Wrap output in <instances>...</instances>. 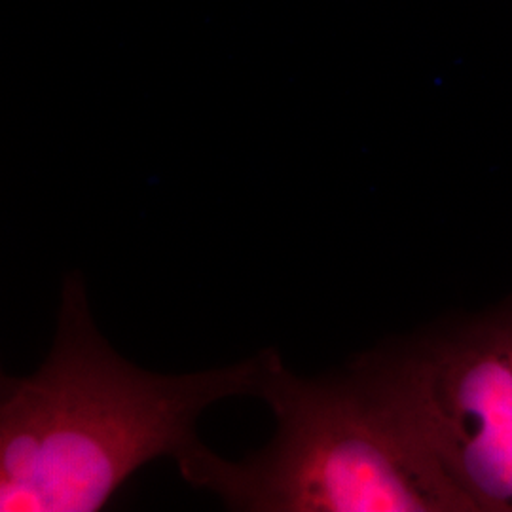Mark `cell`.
<instances>
[{
    "mask_svg": "<svg viewBox=\"0 0 512 512\" xmlns=\"http://www.w3.org/2000/svg\"><path fill=\"white\" fill-rule=\"evenodd\" d=\"M268 351L192 374L148 372L110 348L82 277H67L48 359L0 380V512L103 511L141 467L196 448L209 406L258 399Z\"/></svg>",
    "mask_w": 512,
    "mask_h": 512,
    "instance_id": "obj_1",
    "label": "cell"
},
{
    "mask_svg": "<svg viewBox=\"0 0 512 512\" xmlns=\"http://www.w3.org/2000/svg\"><path fill=\"white\" fill-rule=\"evenodd\" d=\"M258 399L277 421L262 450L230 461L200 442L177 459L230 511L476 512L363 357L302 378L270 349Z\"/></svg>",
    "mask_w": 512,
    "mask_h": 512,
    "instance_id": "obj_2",
    "label": "cell"
},
{
    "mask_svg": "<svg viewBox=\"0 0 512 512\" xmlns=\"http://www.w3.org/2000/svg\"><path fill=\"white\" fill-rule=\"evenodd\" d=\"M476 512H512V296L361 355Z\"/></svg>",
    "mask_w": 512,
    "mask_h": 512,
    "instance_id": "obj_3",
    "label": "cell"
}]
</instances>
